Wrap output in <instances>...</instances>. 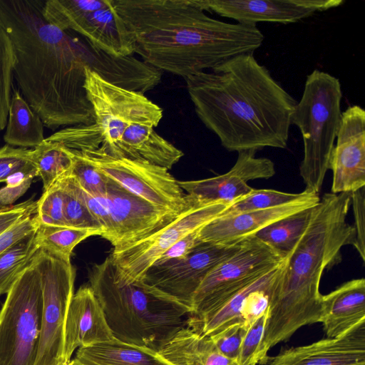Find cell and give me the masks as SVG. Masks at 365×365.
I'll return each instance as SVG.
<instances>
[{"mask_svg":"<svg viewBox=\"0 0 365 365\" xmlns=\"http://www.w3.org/2000/svg\"><path fill=\"white\" fill-rule=\"evenodd\" d=\"M40 0H0V21L12 42L15 78L48 128L91 125L81 40L48 22Z\"/></svg>","mask_w":365,"mask_h":365,"instance_id":"obj_1","label":"cell"},{"mask_svg":"<svg viewBox=\"0 0 365 365\" xmlns=\"http://www.w3.org/2000/svg\"><path fill=\"white\" fill-rule=\"evenodd\" d=\"M184 79L197 115L228 151L287 147L297 101L254 53Z\"/></svg>","mask_w":365,"mask_h":365,"instance_id":"obj_2","label":"cell"},{"mask_svg":"<svg viewBox=\"0 0 365 365\" xmlns=\"http://www.w3.org/2000/svg\"><path fill=\"white\" fill-rule=\"evenodd\" d=\"M132 34L142 60L183 78L212 69L264 41L255 25L207 16L192 0H110Z\"/></svg>","mask_w":365,"mask_h":365,"instance_id":"obj_3","label":"cell"},{"mask_svg":"<svg viewBox=\"0 0 365 365\" xmlns=\"http://www.w3.org/2000/svg\"><path fill=\"white\" fill-rule=\"evenodd\" d=\"M351 193H325L313 207L307 226L286 254L283 272L269 302L261 353L287 341L301 327L319 322L322 276L341 260L344 246L355 243L353 225L346 222Z\"/></svg>","mask_w":365,"mask_h":365,"instance_id":"obj_4","label":"cell"},{"mask_svg":"<svg viewBox=\"0 0 365 365\" xmlns=\"http://www.w3.org/2000/svg\"><path fill=\"white\" fill-rule=\"evenodd\" d=\"M88 279L113 336L120 341L159 351L187 327L189 307L143 280L118 281L110 256L90 268Z\"/></svg>","mask_w":365,"mask_h":365,"instance_id":"obj_5","label":"cell"},{"mask_svg":"<svg viewBox=\"0 0 365 365\" xmlns=\"http://www.w3.org/2000/svg\"><path fill=\"white\" fill-rule=\"evenodd\" d=\"M342 91L336 77L318 69L307 76L302 98L292 115L299 130L304 156L299 174L304 191L319 195L327 171L339 128Z\"/></svg>","mask_w":365,"mask_h":365,"instance_id":"obj_6","label":"cell"},{"mask_svg":"<svg viewBox=\"0 0 365 365\" xmlns=\"http://www.w3.org/2000/svg\"><path fill=\"white\" fill-rule=\"evenodd\" d=\"M85 89L92 105L94 123L78 125L77 135L86 150L101 148L107 153L123 157L122 135L131 123L156 127L163 109L144 94L114 86L87 67Z\"/></svg>","mask_w":365,"mask_h":365,"instance_id":"obj_7","label":"cell"},{"mask_svg":"<svg viewBox=\"0 0 365 365\" xmlns=\"http://www.w3.org/2000/svg\"><path fill=\"white\" fill-rule=\"evenodd\" d=\"M42 290L32 262L0 311V365H35L42 315Z\"/></svg>","mask_w":365,"mask_h":365,"instance_id":"obj_8","label":"cell"},{"mask_svg":"<svg viewBox=\"0 0 365 365\" xmlns=\"http://www.w3.org/2000/svg\"><path fill=\"white\" fill-rule=\"evenodd\" d=\"M31 262L40 277L43 302L35 365H64L65 324L74 294L76 270L71 258L42 247Z\"/></svg>","mask_w":365,"mask_h":365,"instance_id":"obj_9","label":"cell"},{"mask_svg":"<svg viewBox=\"0 0 365 365\" xmlns=\"http://www.w3.org/2000/svg\"><path fill=\"white\" fill-rule=\"evenodd\" d=\"M286 254L255 235L242 241L239 249L217 264L203 279L193 296L191 314L206 312L222 304L282 263Z\"/></svg>","mask_w":365,"mask_h":365,"instance_id":"obj_10","label":"cell"},{"mask_svg":"<svg viewBox=\"0 0 365 365\" xmlns=\"http://www.w3.org/2000/svg\"><path fill=\"white\" fill-rule=\"evenodd\" d=\"M78 152L108 179L158 207L180 214L193 203L167 168L114 156L101 148Z\"/></svg>","mask_w":365,"mask_h":365,"instance_id":"obj_11","label":"cell"},{"mask_svg":"<svg viewBox=\"0 0 365 365\" xmlns=\"http://www.w3.org/2000/svg\"><path fill=\"white\" fill-rule=\"evenodd\" d=\"M229 205L192 203L160 230L131 245L113 248L109 256L117 279L123 283L142 281L146 272L171 246L221 215Z\"/></svg>","mask_w":365,"mask_h":365,"instance_id":"obj_12","label":"cell"},{"mask_svg":"<svg viewBox=\"0 0 365 365\" xmlns=\"http://www.w3.org/2000/svg\"><path fill=\"white\" fill-rule=\"evenodd\" d=\"M240 242L229 245L201 242L185 258L153 265L143 281L191 311L193 296L203 279L232 255Z\"/></svg>","mask_w":365,"mask_h":365,"instance_id":"obj_13","label":"cell"},{"mask_svg":"<svg viewBox=\"0 0 365 365\" xmlns=\"http://www.w3.org/2000/svg\"><path fill=\"white\" fill-rule=\"evenodd\" d=\"M104 200L113 227L110 244L125 247L160 230L180 214L163 209L109 179Z\"/></svg>","mask_w":365,"mask_h":365,"instance_id":"obj_14","label":"cell"},{"mask_svg":"<svg viewBox=\"0 0 365 365\" xmlns=\"http://www.w3.org/2000/svg\"><path fill=\"white\" fill-rule=\"evenodd\" d=\"M255 153L252 150L238 153L235 163L224 174L201 180L178 181V185L196 205L231 204L252 190L248 181L269 179L275 174L274 163L267 158H257Z\"/></svg>","mask_w":365,"mask_h":365,"instance_id":"obj_15","label":"cell"},{"mask_svg":"<svg viewBox=\"0 0 365 365\" xmlns=\"http://www.w3.org/2000/svg\"><path fill=\"white\" fill-rule=\"evenodd\" d=\"M203 11H212L238 24L260 22L288 24L317 12L338 7L344 0H192Z\"/></svg>","mask_w":365,"mask_h":365,"instance_id":"obj_16","label":"cell"},{"mask_svg":"<svg viewBox=\"0 0 365 365\" xmlns=\"http://www.w3.org/2000/svg\"><path fill=\"white\" fill-rule=\"evenodd\" d=\"M329 163L331 192L351 193L365 187V110L349 106L341 113Z\"/></svg>","mask_w":365,"mask_h":365,"instance_id":"obj_17","label":"cell"},{"mask_svg":"<svg viewBox=\"0 0 365 365\" xmlns=\"http://www.w3.org/2000/svg\"><path fill=\"white\" fill-rule=\"evenodd\" d=\"M319 200V195L306 192L302 198L284 205L234 215H221L199 230L198 240L200 242L215 245L237 244L273 222L316 205Z\"/></svg>","mask_w":365,"mask_h":365,"instance_id":"obj_18","label":"cell"},{"mask_svg":"<svg viewBox=\"0 0 365 365\" xmlns=\"http://www.w3.org/2000/svg\"><path fill=\"white\" fill-rule=\"evenodd\" d=\"M264 365H365V322L338 337L282 349Z\"/></svg>","mask_w":365,"mask_h":365,"instance_id":"obj_19","label":"cell"},{"mask_svg":"<svg viewBox=\"0 0 365 365\" xmlns=\"http://www.w3.org/2000/svg\"><path fill=\"white\" fill-rule=\"evenodd\" d=\"M103 309L89 284L73 294L65 324L64 359L71 360L75 350L113 339Z\"/></svg>","mask_w":365,"mask_h":365,"instance_id":"obj_20","label":"cell"},{"mask_svg":"<svg viewBox=\"0 0 365 365\" xmlns=\"http://www.w3.org/2000/svg\"><path fill=\"white\" fill-rule=\"evenodd\" d=\"M81 49L86 67L114 86L144 94L161 82V71L132 55L115 57L88 41H81Z\"/></svg>","mask_w":365,"mask_h":365,"instance_id":"obj_21","label":"cell"},{"mask_svg":"<svg viewBox=\"0 0 365 365\" xmlns=\"http://www.w3.org/2000/svg\"><path fill=\"white\" fill-rule=\"evenodd\" d=\"M85 37L92 46L109 55L121 57L135 53V41L123 19L109 5L84 14L68 26Z\"/></svg>","mask_w":365,"mask_h":365,"instance_id":"obj_22","label":"cell"},{"mask_svg":"<svg viewBox=\"0 0 365 365\" xmlns=\"http://www.w3.org/2000/svg\"><path fill=\"white\" fill-rule=\"evenodd\" d=\"M365 322V279L347 281L322 295L319 322L327 338H335Z\"/></svg>","mask_w":365,"mask_h":365,"instance_id":"obj_23","label":"cell"},{"mask_svg":"<svg viewBox=\"0 0 365 365\" xmlns=\"http://www.w3.org/2000/svg\"><path fill=\"white\" fill-rule=\"evenodd\" d=\"M75 365H173L158 351L111 340L77 349Z\"/></svg>","mask_w":365,"mask_h":365,"instance_id":"obj_24","label":"cell"},{"mask_svg":"<svg viewBox=\"0 0 365 365\" xmlns=\"http://www.w3.org/2000/svg\"><path fill=\"white\" fill-rule=\"evenodd\" d=\"M121 149L123 157L143 159L168 170L184 155L153 127L140 123L130 124L122 135Z\"/></svg>","mask_w":365,"mask_h":365,"instance_id":"obj_25","label":"cell"},{"mask_svg":"<svg viewBox=\"0 0 365 365\" xmlns=\"http://www.w3.org/2000/svg\"><path fill=\"white\" fill-rule=\"evenodd\" d=\"M173 365H239L223 355L209 336L187 327L180 330L159 351Z\"/></svg>","mask_w":365,"mask_h":365,"instance_id":"obj_26","label":"cell"},{"mask_svg":"<svg viewBox=\"0 0 365 365\" xmlns=\"http://www.w3.org/2000/svg\"><path fill=\"white\" fill-rule=\"evenodd\" d=\"M43 123L18 90L11 98L4 140L9 145L35 148L44 140Z\"/></svg>","mask_w":365,"mask_h":365,"instance_id":"obj_27","label":"cell"},{"mask_svg":"<svg viewBox=\"0 0 365 365\" xmlns=\"http://www.w3.org/2000/svg\"><path fill=\"white\" fill-rule=\"evenodd\" d=\"M31 153L38 176L43 182V190L60 178L70 175L74 154L62 143L44 140L32 149Z\"/></svg>","mask_w":365,"mask_h":365,"instance_id":"obj_28","label":"cell"},{"mask_svg":"<svg viewBox=\"0 0 365 365\" xmlns=\"http://www.w3.org/2000/svg\"><path fill=\"white\" fill-rule=\"evenodd\" d=\"M36 230L0 255V296L7 294L40 247Z\"/></svg>","mask_w":365,"mask_h":365,"instance_id":"obj_29","label":"cell"},{"mask_svg":"<svg viewBox=\"0 0 365 365\" xmlns=\"http://www.w3.org/2000/svg\"><path fill=\"white\" fill-rule=\"evenodd\" d=\"M313 207L273 222L255 236L274 249L286 254L293 248L304 232Z\"/></svg>","mask_w":365,"mask_h":365,"instance_id":"obj_30","label":"cell"},{"mask_svg":"<svg viewBox=\"0 0 365 365\" xmlns=\"http://www.w3.org/2000/svg\"><path fill=\"white\" fill-rule=\"evenodd\" d=\"M59 182L64 193V215L68 227L89 230L102 236V227L86 207L76 179L69 175L60 178Z\"/></svg>","mask_w":365,"mask_h":365,"instance_id":"obj_31","label":"cell"},{"mask_svg":"<svg viewBox=\"0 0 365 365\" xmlns=\"http://www.w3.org/2000/svg\"><path fill=\"white\" fill-rule=\"evenodd\" d=\"M108 5L109 0H48L43 1L41 13L48 22L67 31L68 25L80 16Z\"/></svg>","mask_w":365,"mask_h":365,"instance_id":"obj_32","label":"cell"},{"mask_svg":"<svg viewBox=\"0 0 365 365\" xmlns=\"http://www.w3.org/2000/svg\"><path fill=\"white\" fill-rule=\"evenodd\" d=\"M40 247L71 258L75 247L85 239L97 235L89 230L39 223L36 231Z\"/></svg>","mask_w":365,"mask_h":365,"instance_id":"obj_33","label":"cell"},{"mask_svg":"<svg viewBox=\"0 0 365 365\" xmlns=\"http://www.w3.org/2000/svg\"><path fill=\"white\" fill-rule=\"evenodd\" d=\"M305 193L304 190L300 193H289L253 188L247 195L230 204L222 215H234L284 205L302 198Z\"/></svg>","mask_w":365,"mask_h":365,"instance_id":"obj_34","label":"cell"},{"mask_svg":"<svg viewBox=\"0 0 365 365\" xmlns=\"http://www.w3.org/2000/svg\"><path fill=\"white\" fill-rule=\"evenodd\" d=\"M14 61L12 42L0 21V131L7 123Z\"/></svg>","mask_w":365,"mask_h":365,"instance_id":"obj_35","label":"cell"},{"mask_svg":"<svg viewBox=\"0 0 365 365\" xmlns=\"http://www.w3.org/2000/svg\"><path fill=\"white\" fill-rule=\"evenodd\" d=\"M268 315L267 307L250 322L241 344L237 359L239 365L264 364L261 348Z\"/></svg>","mask_w":365,"mask_h":365,"instance_id":"obj_36","label":"cell"},{"mask_svg":"<svg viewBox=\"0 0 365 365\" xmlns=\"http://www.w3.org/2000/svg\"><path fill=\"white\" fill-rule=\"evenodd\" d=\"M36 215L40 224L68 227L64 215V193L59 180L43 190L37 201Z\"/></svg>","mask_w":365,"mask_h":365,"instance_id":"obj_37","label":"cell"},{"mask_svg":"<svg viewBox=\"0 0 365 365\" xmlns=\"http://www.w3.org/2000/svg\"><path fill=\"white\" fill-rule=\"evenodd\" d=\"M32 149L5 145L0 148V182L18 174L38 176L32 160Z\"/></svg>","mask_w":365,"mask_h":365,"instance_id":"obj_38","label":"cell"},{"mask_svg":"<svg viewBox=\"0 0 365 365\" xmlns=\"http://www.w3.org/2000/svg\"><path fill=\"white\" fill-rule=\"evenodd\" d=\"M71 150L74 154V163L70 175L89 195L96 197H104L106 194L109 179L80 155L78 151Z\"/></svg>","mask_w":365,"mask_h":365,"instance_id":"obj_39","label":"cell"},{"mask_svg":"<svg viewBox=\"0 0 365 365\" xmlns=\"http://www.w3.org/2000/svg\"><path fill=\"white\" fill-rule=\"evenodd\" d=\"M250 322L231 325L209 337L225 356L237 361L241 344Z\"/></svg>","mask_w":365,"mask_h":365,"instance_id":"obj_40","label":"cell"},{"mask_svg":"<svg viewBox=\"0 0 365 365\" xmlns=\"http://www.w3.org/2000/svg\"><path fill=\"white\" fill-rule=\"evenodd\" d=\"M39 226L36 211L29 212L0 234V255Z\"/></svg>","mask_w":365,"mask_h":365,"instance_id":"obj_41","label":"cell"},{"mask_svg":"<svg viewBox=\"0 0 365 365\" xmlns=\"http://www.w3.org/2000/svg\"><path fill=\"white\" fill-rule=\"evenodd\" d=\"M351 207L354 214V229L356 250L361 260L365 261V187L351 193Z\"/></svg>","mask_w":365,"mask_h":365,"instance_id":"obj_42","label":"cell"},{"mask_svg":"<svg viewBox=\"0 0 365 365\" xmlns=\"http://www.w3.org/2000/svg\"><path fill=\"white\" fill-rule=\"evenodd\" d=\"M81 192L86 207L102 227L103 235L101 237L110 242L113 236V227L104 197H93L81 187Z\"/></svg>","mask_w":365,"mask_h":365,"instance_id":"obj_43","label":"cell"},{"mask_svg":"<svg viewBox=\"0 0 365 365\" xmlns=\"http://www.w3.org/2000/svg\"><path fill=\"white\" fill-rule=\"evenodd\" d=\"M32 175L18 174L9 178L6 185L0 189V210L9 208L29 188Z\"/></svg>","mask_w":365,"mask_h":365,"instance_id":"obj_44","label":"cell"},{"mask_svg":"<svg viewBox=\"0 0 365 365\" xmlns=\"http://www.w3.org/2000/svg\"><path fill=\"white\" fill-rule=\"evenodd\" d=\"M198 232L199 230H195L182 237L163 253L154 264H160L188 256L201 243L198 240Z\"/></svg>","mask_w":365,"mask_h":365,"instance_id":"obj_45","label":"cell"},{"mask_svg":"<svg viewBox=\"0 0 365 365\" xmlns=\"http://www.w3.org/2000/svg\"><path fill=\"white\" fill-rule=\"evenodd\" d=\"M37 210V201L31 198L24 202L0 210V234L29 212Z\"/></svg>","mask_w":365,"mask_h":365,"instance_id":"obj_46","label":"cell"},{"mask_svg":"<svg viewBox=\"0 0 365 365\" xmlns=\"http://www.w3.org/2000/svg\"><path fill=\"white\" fill-rule=\"evenodd\" d=\"M64 365H75L73 360H71L68 362H66Z\"/></svg>","mask_w":365,"mask_h":365,"instance_id":"obj_47","label":"cell"},{"mask_svg":"<svg viewBox=\"0 0 365 365\" xmlns=\"http://www.w3.org/2000/svg\"><path fill=\"white\" fill-rule=\"evenodd\" d=\"M75 364V363H74Z\"/></svg>","mask_w":365,"mask_h":365,"instance_id":"obj_48","label":"cell"}]
</instances>
